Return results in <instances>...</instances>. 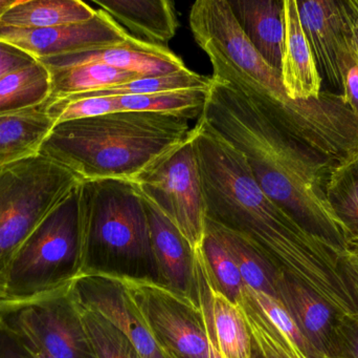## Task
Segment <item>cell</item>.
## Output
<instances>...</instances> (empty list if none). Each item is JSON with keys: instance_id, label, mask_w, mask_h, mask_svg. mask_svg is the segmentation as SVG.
Segmentation results:
<instances>
[{"instance_id": "obj_1", "label": "cell", "mask_w": 358, "mask_h": 358, "mask_svg": "<svg viewBox=\"0 0 358 358\" xmlns=\"http://www.w3.org/2000/svg\"><path fill=\"white\" fill-rule=\"evenodd\" d=\"M194 146L206 219L245 237L282 273L341 312H358L350 254L305 230L275 204L259 186L241 153L200 118L194 126Z\"/></svg>"}, {"instance_id": "obj_2", "label": "cell", "mask_w": 358, "mask_h": 358, "mask_svg": "<svg viewBox=\"0 0 358 358\" xmlns=\"http://www.w3.org/2000/svg\"><path fill=\"white\" fill-rule=\"evenodd\" d=\"M200 119L245 160L262 191L305 230L351 254L348 231L330 206L334 164L307 151L241 88L212 76Z\"/></svg>"}, {"instance_id": "obj_3", "label": "cell", "mask_w": 358, "mask_h": 358, "mask_svg": "<svg viewBox=\"0 0 358 358\" xmlns=\"http://www.w3.org/2000/svg\"><path fill=\"white\" fill-rule=\"evenodd\" d=\"M192 132L189 120L178 116L121 111L56 124L40 153L82 181L132 182Z\"/></svg>"}, {"instance_id": "obj_4", "label": "cell", "mask_w": 358, "mask_h": 358, "mask_svg": "<svg viewBox=\"0 0 358 358\" xmlns=\"http://www.w3.org/2000/svg\"><path fill=\"white\" fill-rule=\"evenodd\" d=\"M189 27L198 46L214 42L227 59L217 67L219 77L254 98L289 136L305 145L317 143L334 120L331 97L292 100L286 94L281 73L271 67L250 43L227 0H198L189 12Z\"/></svg>"}, {"instance_id": "obj_5", "label": "cell", "mask_w": 358, "mask_h": 358, "mask_svg": "<svg viewBox=\"0 0 358 358\" xmlns=\"http://www.w3.org/2000/svg\"><path fill=\"white\" fill-rule=\"evenodd\" d=\"M83 275L159 283L144 199L129 181L78 187Z\"/></svg>"}, {"instance_id": "obj_6", "label": "cell", "mask_w": 358, "mask_h": 358, "mask_svg": "<svg viewBox=\"0 0 358 358\" xmlns=\"http://www.w3.org/2000/svg\"><path fill=\"white\" fill-rule=\"evenodd\" d=\"M81 266L77 188L21 246L0 282V304L27 302L69 287L81 277Z\"/></svg>"}, {"instance_id": "obj_7", "label": "cell", "mask_w": 358, "mask_h": 358, "mask_svg": "<svg viewBox=\"0 0 358 358\" xmlns=\"http://www.w3.org/2000/svg\"><path fill=\"white\" fill-rule=\"evenodd\" d=\"M82 182L41 153L0 167V282L27 237Z\"/></svg>"}, {"instance_id": "obj_8", "label": "cell", "mask_w": 358, "mask_h": 358, "mask_svg": "<svg viewBox=\"0 0 358 358\" xmlns=\"http://www.w3.org/2000/svg\"><path fill=\"white\" fill-rule=\"evenodd\" d=\"M132 185L141 197L165 214L194 250L206 235V202L197 155L191 136L147 168Z\"/></svg>"}, {"instance_id": "obj_9", "label": "cell", "mask_w": 358, "mask_h": 358, "mask_svg": "<svg viewBox=\"0 0 358 358\" xmlns=\"http://www.w3.org/2000/svg\"><path fill=\"white\" fill-rule=\"evenodd\" d=\"M73 285L36 300L0 304V322L52 358H96Z\"/></svg>"}, {"instance_id": "obj_10", "label": "cell", "mask_w": 358, "mask_h": 358, "mask_svg": "<svg viewBox=\"0 0 358 358\" xmlns=\"http://www.w3.org/2000/svg\"><path fill=\"white\" fill-rule=\"evenodd\" d=\"M123 280L143 321L169 358H210L208 324L199 301L152 281Z\"/></svg>"}, {"instance_id": "obj_11", "label": "cell", "mask_w": 358, "mask_h": 358, "mask_svg": "<svg viewBox=\"0 0 358 358\" xmlns=\"http://www.w3.org/2000/svg\"><path fill=\"white\" fill-rule=\"evenodd\" d=\"M299 15L322 78L343 94L347 65L357 53L348 1H298Z\"/></svg>"}, {"instance_id": "obj_12", "label": "cell", "mask_w": 358, "mask_h": 358, "mask_svg": "<svg viewBox=\"0 0 358 358\" xmlns=\"http://www.w3.org/2000/svg\"><path fill=\"white\" fill-rule=\"evenodd\" d=\"M129 37L121 25L100 8L96 16L84 22L39 29L0 27V41L23 50L36 60L115 46Z\"/></svg>"}, {"instance_id": "obj_13", "label": "cell", "mask_w": 358, "mask_h": 358, "mask_svg": "<svg viewBox=\"0 0 358 358\" xmlns=\"http://www.w3.org/2000/svg\"><path fill=\"white\" fill-rule=\"evenodd\" d=\"M73 294L80 306L100 313L127 336L142 358H169L143 321L123 280L83 275L76 280Z\"/></svg>"}, {"instance_id": "obj_14", "label": "cell", "mask_w": 358, "mask_h": 358, "mask_svg": "<svg viewBox=\"0 0 358 358\" xmlns=\"http://www.w3.org/2000/svg\"><path fill=\"white\" fill-rule=\"evenodd\" d=\"M277 294L313 352L340 358L338 330L344 313L284 273L278 279Z\"/></svg>"}, {"instance_id": "obj_15", "label": "cell", "mask_w": 358, "mask_h": 358, "mask_svg": "<svg viewBox=\"0 0 358 358\" xmlns=\"http://www.w3.org/2000/svg\"><path fill=\"white\" fill-rule=\"evenodd\" d=\"M38 61L45 65L48 71L98 63L140 74L144 77L166 75L187 67L180 57L169 48L151 46L131 36L123 43L115 46L92 48Z\"/></svg>"}, {"instance_id": "obj_16", "label": "cell", "mask_w": 358, "mask_h": 358, "mask_svg": "<svg viewBox=\"0 0 358 358\" xmlns=\"http://www.w3.org/2000/svg\"><path fill=\"white\" fill-rule=\"evenodd\" d=\"M144 202L159 284L198 302L195 250L165 214L150 202Z\"/></svg>"}, {"instance_id": "obj_17", "label": "cell", "mask_w": 358, "mask_h": 358, "mask_svg": "<svg viewBox=\"0 0 358 358\" xmlns=\"http://www.w3.org/2000/svg\"><path fill=\"white\" fill-rule=\"evenodd\" d=\"M284 39L281 80L292 100H315L321 97V77L313 50L303 29L298 0H283Z\"/></svg>"}, {"instance_id": "obj_18", "label": "cell", "mask_w": 358, "mask_h": 358, "mask_svg": "<svg viewBox=\"0 0 358 358\" xmlns=\"http://www.w3.org/2000/svg\"><path fill=\"white\" fill-rule=\"evenodd\" d=\"M94 4L131 37L151 46L168 48L179 27L176 6L168 0H96Z\"/></svg>"}, {"instance_id": "obj_19", "label": "cell", "mask_w": 358, "mask_h": 358, "mask_svg": "<svg viewBox=\"0 0 358 358\" xmlns=\"http://www.w3.org/2000/svg\"><path fill=\"white\" fill-rule=\"evenodd\" d=\"M229 4L250 43L271 67L281 73L283 0H236Z\"/></svg>"}, {"instance_id": "obj_20", "label": "cell", "mask_w": 358, "mask_h": 358, "mask_svg": "<svg viewBox=\"0 0 358 358\" xmlns=\"http://www.w3.org/2000/svg\"><path fill=\"white\" fill-rule=\"evenodd\" d=\"M55 125L44 104L0 113V167L40 155Z\"/></svg>"}, {"instance_id": "obj_21", "label": "cell", "mask_w": 358, "mask_h": 358, "mask_svg": "<svg viewBox=\"0 0 358 358\" xmlns=\"http://www.w3.org/2000/svg\"><path fill=\"white\" fill-rule=\"evenodd\" d=\"M96 10L80 0H18L0 17V27L39 29L84 22Z\"/></svg>"}, {"instance_id": "obj_22", "label": "cell", "mask_w": 358, "mask_h": 358, "mask_svg": "<svg viewBox=\"0 0 358 358\" xmlns=\"http://www.w3.org/2000/svg\"><path fill=\"white\" fill-rule=\"evenodd\" d=\"M206 229L224 246L248 287L278 298L277 282L282 273L279 268L239 233L206 218Z\"/></svg>"}, {"instance_id": "obj_23", "label": "cell", "mask_w": 358, "mask_h": 358, "mask_svg": "<svg viewBox=\"0 0 358 358\" xmlns=\"http://www.w3.org/2000/svg\"><path fill=\"white\" fill-rule=\"evenodd\" d=\"M52 94V78L40 61L15 69L0 79V113L41 106Z\"/></svg>"}, {"instance_id": "obj_24", "label": "cell", "mask_w": 358, "mask_h": 358, "mask_svg": "<svg viewBox=\"0 0 358 358\" xmlns=\"http://www.w3.org/2000/svg\"><path fill=\"white\" fill-rule=\"evenodd\" d=\"M250 336L252 358H328L305 354L292 340L275 327L258 308L244 287L239 305Z\"/></svg>"}, {"instance_id": "obj_25", "label": "cell", "mask_w": 358, "mask_h": 358, "mask_svg": "<svg viewBox=\"0 0 358 358\" xmlns=\"http://www.w3.org/2000/svg\"><path fill=\"white\" fill-rule=\"evenodd\" d=\"M50 73L52 78V94L50 99L113 88L131 80L144 78L140 74L98 63L69 69H52Z\"/></svg>"}, {"instance_id": "obj_26", "label": "cell", "mask_w": 358, "mask_h": 358, "mask_svg": "<svg viewBox=\"0 0 358 358\" xmlns=\"http://www.w3.org/2000/svg\"><path fill=\"white\" fill-rule=\"evenodd\" d=\"M210 296L213 325L221 354L224 358H252L250 332L241 307L217 291L212 281Z\"/></svg>"}, {"instance_id": "obj_27", "label": "cell", "mask_w": 358, "mask_h": 358, "mask_svg": "<svg viewBox=\"0 0 358 358\" xmlns=\"http://www.w3.org/2000/svg\"><path fill=\"white\" fill-rule=\"evenodd\" d=\"M326 195L332 209L346 227L351 244L358 243V153L331 168Z\"/></svg>"}, {"instance_id": "obj_28", "label": "cell", "mask_w": 358, "mask_h": 358, "mask_svg": "<svg viewBox=\"0 0 358 358\" xmlns=\"http://www.w3.org/2000/svg\"><path fill=\"white\" fill-rule=\"evenodd\" d=\"M208 90V88H202L117 97L120 111L169 113L192 120L201 115Z\"/></svg>"}, {"instance_id": "obj_29", "label": "cell", "mask_w": 358, "mask_h": 358, "mask_svg": "<svg viewBox=\"0 0 358 358\" xmlns=\"http://www.w3.org/2000/svg\"><path fill=\"white\" fill-rule=\"evenodd\" d=\"M200 250L215 289L239 306L245 284L224 246L206 229Z\"/></svg>"}, {"instance_id": "obj_30", "label": "cell", "mask_w": 358, "mask_h": 358, "mask_svg": "<svg viewBox=\"0 0 358 358\" xmlns=\"http://www.w3.org/2000/svg\"><path fill=\"white\" fill-rule=\"evenodd\" d=\"M79 307L96 358H142L127 336L117 326L100 313L80 305Z\"/></svg>"}, {"instance_id": "obj_31", "label": "cell", "mask_w": 358, "mask_h": 358, "mask_svg": "<svg viewBox=\"0 0 358 358\" xmlns=\"http://www.w3.org/2000/svg\"><path fill=\"white\" fill-rule=\"evenodd\" d=\"M246 288H248V294H250L258 308L262 311L265 317L277 329H279L284 336H287L289 340H292L305 354L309 355V357H311V355H319L313 352V349L307 344L306 340H305V338H303L302 334L296 328V324L292 321L289 313H288L285 307L283 306V304L278 298H273V296L263 294V292L250 289L248 286H246Z\"/></svg>"}, {"instance_id": "obj_32", "label": "cell", "mask_w": 358, "mask_h": 358, "mask_svg": "<svg viewBox=\"0 0 358 358\" xmlns=\"http://www.w3.org/2000/svg\"><path fill=\"white\" fill-rule=\"evenodd\" d=\"M196 277H197V296L200 306L203 310L208 324V345H210V358H224L219 350L215 336L212 317V296H210V279L208 269L202 256L196 258Z\"/></svg>"}, {"instance_id": "obj_33", "label": "cell", "mask_w": 358, "mask_h": 358, "mask_svg": "<svg viewBox=\"0 0 358 358\" xmlns=\"http://www.w3.org/2000/svg\"><path fill=\"white\" fill-rule=\"evenodd\" d=\"M0 358H52L29 338L0 322Z\"/></svg>"}, {"instance_id": "obj_34", "label": "cell", "mask_w": 358, "mask_h": 358, "mask_svg": "<svg viewBox=\"0 0 358 358\" xmlns=\"http://www.w3.org/2000/svg\"><path fill=\"white\" fill-rule=\"evenodd\" d=\"M338 332L340 358H358V312L342 315Z\"/></svg>"}, {"instance_id": "obj_35", "label": "cell", "mask_w": 358, "mask_h": 358, "mask_svg": "<svg viewBox=\"0 0 358 358\" xmlns=\"http://www.w3.org/2000/svg\"><path fill=\"white\" fill-rule=\"evenodd\" d=\"M36 59L23 50L0 41V79L6 74L36 62Z\"/></svg>"}, {"instance_id": "obj_36", "label": "cell", "mask_w": 358, "mask_h": 358, "mask_svg": "<svg viewBox=\"0 0 358 358\" xmlns=\"http://www.w3.org/2000/svg\"><path fill=\"white\" fill-rule=\"evenodd\" d=\"M345 101L358 118V54L357 50L347 65L344 77Z\"/></svg>"}, {"instance_id": "obj_37", "label": "cell", "mask_w": 358, "mask_h": 358, "mask_svg": "<svg viewBox=\"0 0 358 358\" xmlns=\"http://www.w3.org/2000/svg\"><path fill=\"white\" fill-rule=\"evenodd\" d=\"M349 262H350L351 270L355 277V288L358 294V243L353 244L352 254L349 256Z\"/></svg>"}, {"instance_id": "obj_38", "label": "cell", "mask_w": 358, "mask_h": 358, "mask_svg": "<svg viewBox=\"0 0 358 358\" xmlns=\"http://www.w3.org/2000/svg\"><path fill=\"white\" fill-rule=\"evenodd\" d=\"M351 10H352V8H351ZM352 32L353 39H355V48H357L358 54V15L355 11H353Z\"/></svg>"}, {"instance_id": "obj_39", "label": "cell", "mask_w": 358, "mask_h": 358, "mask_svg": "<svg viewBox=\"0 0 358 358\" xmlns=\"http://www.w3.org/2000/svg\"><path fill=\"white\" fill-rule=\"evenodd\" d=\"M18 0H0V17L3 15L8 8H12Z\"/></svg>"}, {"instance_id": "obj_40", "label": "cell", "mask_w": 358, "mask_h": 358, "mask_svg": "<svg viewBox=\"0 0 358 358\" xmlns=\"http://www.w3.org/2000/svg\"><path fill=\"white\" fill-rule=\"evenodd\" d=\"M348 4L350 6V8H352V10L355 11V12L358 15V0H350V1H348Z\"/></svg>"}]
</instances>
